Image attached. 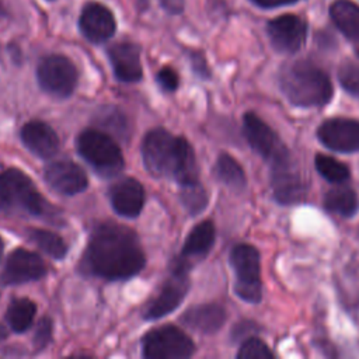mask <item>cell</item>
<instances>
[{
	"label": "cell",
	"instance_id": "27",
	"mask_svg": "<svg viewBox=\"0 0 359 359\" xmlns=\"http://www.w3.org/2000/svg\"><path fill=\"white\" fill-rule=\"evenodd\" d=\"M314 163H316V168H317L318 174L330 182L339 184V182L346 181L351 175L349 167L331 156L317 154Z\"/></svg>",
	"mask_w": 359,
	"mask_h": 359
},
{
	"label": "cell",
	"instance_id": "21",
	"mask_svg": "<svg viewBox=\"0 0 359 359\" xmlns=\"http://www.w3.org/2000/svg\"><path fill=\"white\" fill-rule=\"evenodd\" d=\"M215 224L210 220L201 222L189 231L178 258L188 265L194 259H202L210 251L215 243Z\"/></svg>",
	"mask_w": 359,
	"mask_h": 359
},
{
	"label": "cell",
	"instance_id": "5",
	"mask_svg": "<svg viewBox=\"0 0 359 359\" xmlns=\"http://www.w3.org/2000/svg\"><path fill=\"white\" fill-rule=\"evenodd\" d=\"M77 150L101 177H114L123 168L122 151L107 132L84 129L77 137Z\"/></svg>",
	"mask_w": 359,
	"mask_h": 359
},
{
	"label": "cell",
	"instance_id": "23",
	"mask_svg": "<svg viewBox=\"0 0 359 359\" xmlns=\"http://www.w3.org/2000/svg\"><path fill=\"white\" fill-rule=\"evenodd\" d=\"M215 175L219 181L234 191L245 188V174L243 167L227 153H222L215 164Z\"/></svg>",
	"mask_w": 359,
	"mask_h": 359
},
{
	"label": "cell",
	"instance_id": "2",
	"mask_svg": "<svg viewBox=\"0 0 359 359\" xmlns=\"http://www.w3.org/2000/svg\"><path fill=\"white\" fill-rule=\"evenodd\" d=\"M142 157L146 170L154 177L174 178L181 187L199 182L191 144L163 128L147 132L142 142Z\"/></svg>",
	"mask_w": 359,
	"mask_h": 359
},
{
	"label": "cell",
	"instance_id": "15",
	"mask_svg": "<svg viewBox=\"0 0 359 359\" xmlns=\"http://www.w3.org/2000/svg\"><path fill=\"white\" fill-rule=\"evenodd\" d=\"M45 180L49 187L62 195L80 194L88 185L84 170L69 160H59L46 165Z\"/></svg>",
	"mask_w": 359,
	"mask_h": 359
},
{
	"label": "cell",
	"instance_id": "7",
	"mask_svg": "<svg viewBox=\"0 0 359 359\" xmlns=\"http://www.w3.org/2000/svg\"><path fill=\"white\" fill-rule=\"evenodd\" d=\"M142 346L143 356L147 359H185L195 351L192 339L174 325L149 331L142 341Z\"/></svg>",
	"mask_w": 359,
	"mask_h": 359
},
{
	"label": "cell",
	"instance_id": "3",
	"mask_svg": "<svg viewBox=\"0 0 359 359\" xmlns=\"http://www.w3.org/2000/svg\"><path fill=\"white\" fill-rule=\"evenodd\" d=\"M282 93L296 107H321L332 97V84L325 72L307 60H296L282 67Z\"/></svg>",
	"mask_w": 359,
	"mask_h": 359
},
{
	"label": "cell",
	"instance_id": "4",
	"mask_svg": "<svg viewBox=\"0 0 359 359\" xmlns=\"http://www.w3.org/2000/svg\"><path fill=\"white\" fill-rule=\"evenodd\" d=\"M0 210L42 216L48 205L27 174L18 168H8L0 172Z\"/></svg>",
	"mask_w": 359,
	"mask_h": 359
},
{
	"label": "cell",
	"instance_id": "25",
	"mask_svg": "<svg viewBox=\"0 0 359 359\" xmlns=\"http://www.w3.org/2000/svg\"><path fill=\"white\" fill-rule=\"evenodd\" d=\"M35 311H36V307L32 300L25 297L14 299L7 307L6 320L13 331L24 332L32 325Z\"/></svg>",
	"mask_w": 359,
	"mask_h": 359
},
{
	"label": "cell",
	"instance_id": "37",
	"mask_svg": "<svg viewBox=\"0 0 359 359\" xmlns=\"http://www.w3.org/2000/svg\"><path fill=\"white\" fill-rule=\"evenodd\" d=\"M1 255H3V240L0 238V259H1Z\"/></svg>",
	"mask_w": 359,
	"mask_h": 359
},
{
	"label": "cell",
	"instance_id": "14",
	"mask_svg": "<svg viewBox=\"0 0 359 359\" xmlns=\"http://www.w3.org/2000/svg\"><path fill=\"white\" fill-rule=\"evenodd\" d=\"M272 46L282 53L297 52L306 39V22L294 14H283L271 20L266 25Z\"/></svg>",
	"mask_w": 359,
	"mask_h": 359
},
{
	"label": "cell",
	"instance_id": "33",
	"mask_svg": "<svg viewBox=\"0 0 359 359\" xmlns=\"http://www.w3.org/2000/svg\"><path fill=\"white\" fill-rule=\"evenodd\" d=\"M191 60H192L194 72H195L199 77H202V79L210 77V70H209V67H208V63H206L203 55H201V53H192Z\"/></svg>",
	"mask_w": 359,
	"mask_h": 359
},
{
	"label": "cell",
	"instance_id": "22",
	"mask_svg": "<svg viewBox=\"0 0 359 359\" xmlns=\"http://www.w3.org/2000/svg\"><path fill=\"white\" fill-rule=\"evenodd\" d=\"M330 15L346 38L359 41V6L349 0H337L330 8Z\"/></svg>",
	"mask_w": 359,
	"mask_h": 359
},
{
	"label": "cell",
	"instance_id": "28",
	"mask_svg": "<svg viewBox=\"0 0 359 359\" xmlns=\"http://www.w3.org/2000/svg\"><path fill=\"white\" fill-rule=\"evenodd\" d=\"M180 198H181V202H182L184 208L191 215L201 213L208 205L206 191L203 189V187L199 182L189 184V185H182Z\"/></svg>",
	"mask_w": 359,
	"mask_h": 359
},
{
	"label": "cell",
	"instance_id": "8",
	"mask_svg": "<svg viewBox=\"0 0 359 359\" xmlns=\"http://www.w3.org/2000/svg\"><path fill=\"white\" fill-rule=\"evenodd\" d=\"M243 130L250 146L269 165L290 160L292 156L280 137L254 112H245L243 116Z\"/></svg>",
	"mask_w": 359,
	"mask_h": 359
},
{
	"label": "cell",
	"instance_id": "18",
	"mask_svg": "<svg viewBox=\"0 0 359 359\" xmlns=\"http://www.w3.org/2000/svg\"><path fill=\"white\" fill-rule=\"evenodd\" d=\"M108 57L118 80L125 83L139 81L143 76L140 49L130 42H119L108 49Z\"/></svg>",
	"mask_w": 359,
	"mask_h": 359
},
{
	"label": "cell",
	"instance_id": "20",
	"mask_svg": "<svg viewBox=\"0 0 359 359\" xmlns=\"http://www.w3.org/2000/svg\"><path fill=\"white\" fill-rule=\"evenodd\" d=\"M187 327L203 332L213 334L222 328L226 321V311L222 306L209 303L191 307L180 318Z\"/></svg>",
	"mask_w": 359,
	"mask_h": 359
},
{
	"label": "cell",
	"instance_id": "6",
	"mask_svg": "<svg viewBox=\"0 0 359 359\" xmlns=\"http://www.w3.org/2000/svg\"><path fill=\"white\" fill-rule=\"evenodd\" d=\"M230 264L236 273L234 292L248 303H259L262 297L259 252L250 244H238L230 252Z\"/></svg>",
	"mask_w": 359,
	"mask_h": 359
},
{
	"label": "cell",
	"instance_id": "11",
	"mask_svg": "<svg viewBox=\"0 0 359 359\" xmlns=\"http://www.w3.org/2000/svg\"><path fill=\"white\" fill-rule=\"evenodd\" d=\"M318 140L328 149L352 153L359 150V121L351 118H331L317 129Z\"/></svg>",
	"mask_w": 359,
	"mask_h": 359
},
{
	"label": "cell",
	"instance_id": "35",
	"mask_svg": "<svg viewBox=\"0 0 359 359\" xmlns=\"http://www.w3.org/2000/svg\"><path fill=\"white\" fill-rule=\"evenodd\" d=\"M252 3H255L259 7H265V8H273V7H279V6H285V4H290L294 3L297 0H251Z\"/></svg>",
	"mask_w": 359,
	"mask_h": 359
},
{
	"label": "cell",
	"instance_id": "38",
	"mask_svg": "<svg viewBox=\"0 0 359 359\" xmlns=\"http://www.w3.org/2000/svg\"><path fill=\"white\" fill-rule=\"evenodd\" d=\"M356 53H358V56H359V49H358V50H356Z\"/></svg>",
	"mask_w": 359,
	"mask_h": 359
},
{
	"label": "cell",
	"instance_id": "1",
	"mask_svg": "<svg viewBox=\"0 0 359 359\" xmlns=\"http://www.w3.org/2000/svg\"><path fill=\"white\" fill-rule=\"evenodd\" d=\"M146 257L135 231L105 223L95 227L83 254L81 269L107 280H123L139 273Z\"/></svg>",
	"mask_w": 359,
	"mask_h": 359
},
{
	"label": "cell",
	"instance_id": "36",
	"mask_svg": "<svg viewBox=\"0 0 359 359\" xmlns=\"http://www.w3.org/2000/svg\"><path fill=\"white\" fill-rule=\"evenodd\" d=\"M6 337H7V330L0 324V341L6 339Z\"/></svg>",
	"mask_w": 359,
	"mask_h": 359
},
{
	"label": "cell",
	"instance_id": "12",
	"mask_svg": "<svg viewBox=\"0 0 359 359\" xmlns=\"http://www.w3.org/2000/svg\"><path fill=\"white\" fill-rule=\"evenodd\" d=\"M46 273L43 259L28 250H14L6 261L4 269L0 273V282L4 285H21L41 279Z\"/></svg>",
	"mask_w": 359,
	"mask_h": 359
},
{
	"label": "cell",
	"instance_id": "30",
	"mask_svg": "<svg viewBox=\"0 0 359 359\" xmlns=\"http://www.w3.org/2000/svg\"><path fill=\"white\" fill-rule=\"evenodd\" d=\"M237 358L238 359H261V358L271 359L273 358V353L271 352V349L264 341H261L259 338L251 337L241 344L237 352Z\"/></svg>",
	"mask_w": 359,
	"mask_h": 359
},
{
	"label": "cell",
	"instance_id": "32",
	"mask_svg": "<svg viewBox=\"0 0 359 359\" xmlns=\"http://www.w3.org/2000/svg\"><path fill=\"white\" fill-rule=\"evenodd\" d=\"M156 80L158 83V86L164 90V91H175L178 84H180V79L178 74L174 69L171 67H163L157 76Z\"/></svg>",
	"mask_w": 359,
	"mask_h": 359
},
{
	"label": "cell",
	"instance_id": "29",
	"mask_svg": "<svg viewBox=\"0 0 359 359\" xmlns=\"http://www.w3.org/2000/svg\"><path fill=\"white\" fill-rule=\"evenodd\" d=\"M338 80L345 91L359 98V65L344 62L338 69Z\"/></svg>",
	"mask_w": 359,
	"mask_h": 359
},
{
	"label": "cell",
	"instance_id": "19",
	"mask_svg": "<svg viewBox=\"0 0 359 359\" xmlns=\"http://www.w3.org/2000/svg\"><path fill=\"white\" fill-rule=\"evenodd\" d=\"M24 146L41 158H50L59 150L56 132L42 121H29L21 129Z\"/></svg>",
	"mask_w": 359,
	"mask_h": 359
},
{
	"label": "cell",
	"instance_id": "16",
	"mask_svg": "<svg viewBox=\"0 0 359 359\" xmlns=\"http://www.w3.org/2000/svg\"><path fill=\"white\" fill-rule=\"evenodd\" d=\"M79 25L83 35L94 43H101L109 39L116 27L112 13L101 3L86 4L80 15Z\"/></svg>",
	"mask_w": 359,
	"mask_h": 359
},
{
	"label": "cell",
	"instance_id": "34",
	"mask_svg": "<svg viewBox=\"0 0 359 359\" xmlns=\"http://www.w3.org/2000/svg\"><path fill=\"white\" fill-rule=\"evenodd\" d=\"M160 4L170 14H178L184 10V0H160Z\"/></svg>",
	"mask_w": 359,
	"mask_h": 359
},
{
	"label": "cell",
	"instance_id": "17",
	"mask_svg": "<svg viewBox=\"0 0 359 359\" xmlns=\"http://www.w3.org/2000/svg\"><path fill=\"white\" fill-rule=\"evenodd\" d=\"M114 210L125 217H136L144 205L143 185L135 178H122L109 188Z\"/></svg>",
	"mask_w": 359,
	"mask_h": 359
},
{
	"label": "cell",
	"instance_id": "26",
	"mask_svg": "<svg viewBox=\"0 0 359 359\" xmlns=\"http://www.w3.org/2000/svg\"><path fill=\"white\" fill-rule=\"evenodd\" d=\"M28 237L43 252H46L49 257H52L55 259H63L67 252V245L63 241V238L49 230L29 229Z\"/></svg>",
	"mask_w": 359,
	"mask_h": 359
},
{
	"label": "cell",
	"instance_id": "31",
	"mask_svg": "<svg viewBox=\"0 0 359 359\" xmlns=\"http://www.w3.org/2000/svg\"><path fill=\"white\" fill-rule=\"evenodd\" d=\"M52 330H53V325H52V320L43 317L39 320L36 328H35V332H34V346L36 351H41L43 349L52 339Z\"/></svg>",
	"mask_w": 359,
	"mask_h": 359
},
{
	"label": "cell",
	"instance_id": "10",
	"mask_svg": "<svg viewBox=\"0 0 359 359\" xmlns=\"http://www.w3.org/2000/svg\"><path fill=\"white\" fill-rule=\"evenodd\" d=\"M77 69L63 55L43 57L36 69V79L41 88L57 98L69 97L77 84Z\"/></svg>",
	"mask_w": 359,
	"mask_h": 359
},
{
	"label": "cell",
	"instance_id": "13",
	"mask_svg": "<svg viewBox=\"0 0 359 359\" xmlns=\"http://www.w3.org/2000/svg\"><path fill=\"white\" fill-rule=\"evenodd\" d=\"M271 188L273 198L282 205L299 203L306 195V182L292 158L271 167Z\"/></svg>",
	"mask_w": 359,
	"mask_h": 359
},
{
	"label": "cell",
	"instance_id": "24",
	"mask_svg": "<svg viewBox=\"0 0 359 359\" xmlns=\"http://www.w3.org/2000/svg\"><path fill=\"white\" fill-rule=\"evenodd\" d=\"M324 208L339 216H353L359 209V199L351 188H334L324 198Z\"/></svg>",
	"mask_w": 359,
	"mask_h": 359
},
{
	"label": "cell",
	"instance_id": "9",
	"mask_svg": "<svg viewBox=\"0 0 359 359\" xmlns=\"http://www.w3.org/2000/svg\"><path fill=\"white\" fill-rule=\"evenodd\" d=\"M189 266L182 259L172 261V268L168 279L164 282L158 296L146 307L143 317L146 320H158L174 311L184 300L189 289L188 271Z\"/></svg>",
	"mask_w": 359,
	"mask_h": 359
}]
</instances>
